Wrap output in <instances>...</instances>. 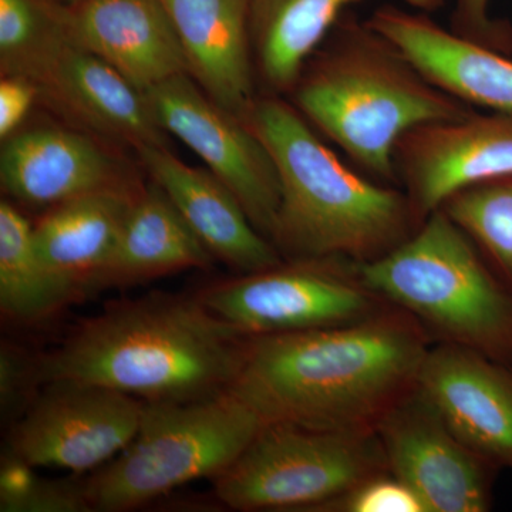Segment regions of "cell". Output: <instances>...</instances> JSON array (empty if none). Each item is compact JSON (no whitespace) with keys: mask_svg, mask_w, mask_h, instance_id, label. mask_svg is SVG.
Returning a JSON list of instances; mask_svg holds the SVG:
<instances>
[{"mask_svg":"<svg viewBox=\"0 0 512 512\" xmlns=\"http://www.w3.org/2000/svg\"><path fill=\"white\" fill-rule=\"evenodd\" d=\"M136 154L150 180L163 188L215 259L238 275L284 261L217 175L183 163L170 147H144Z\"/></svg>","mask_w":512,"mask_h":512,"instance_id":"16","label":"cell"},{"mask_svg":"<svg viewBox=\"0 0 512 512\" xmlns=\"http://www.w3.org/2000/svg\"><path fill=\"white\" fill-rule=\"evenodd\" d=\"M393 164L397 185L424 221L458 191L512 175V111L420 124L400 138Z\"/></svg>","mask_w":512,"mask_h":512,"instance_id":"11","label":"cell"},{"mask_svg":"<svg viewBox=\"0 0 512 512\" xmlns=\"http://www.w3.org/2000/svg\"><path fill=\"white\" fill-rule=\"evenodd\" d=\"M245 123L264 143L281 184L271 242L284 259L375 261L420 225L397 185L357 173L286 97L259 94Z\"/></svg>","mask_w":512,"mask_h":512,"instance_id":"3","label":"cell"},{"mask_svg":"<svg viewBox=\"0 0 512 512\" xmlns=\"http://www.w3.org/2000/svg\"><path fill=\"white\" fill-rule=\"evenodd\" d=\"M187 57L188 76L245 120L259 96L252 57V0H161Z\"/></svg>","mask_w":512,"mask_h":512,"instance_id":"19","label":"cell"},{"mask_svg":"<svg viewBox=\"0 0 512 512\" xmlns=\"http://www.w3.org/2000/svg\"><path fill=\"white\" fill-rule=\"evenodd\" d=\"M491 2L493 0H456L450 29L480 45L510 53L511 30L491 19Z\"/></svg>","mask_w":512,"mask_h":512,"instance_id":"29","label":"cell"},{"mask_svg":"<svg viewBox=\"0 0 512 512\" xmlns=\"http://www.w3.org/2000/svg\"><path fill=\"white\" fill-rule=\"evenodd\" d=\"M383 473L389 466L376 429L264 423L212 483L218 500L231 510L316 512Z\"/></svg>","mask_w":512,"mask_h":512,"instance_id":"7","label":"cell"},{"mask_svg":"<svg viewBox=\"0 0 512 512\" xmlns=\"http://www.w3.org/2000/svg\"><path fill=\"white\" fill-rule=\"evenodd\" d=\"M37 254L33 224L12 201L0 202V309L6 319L33 325L86 298Z\"/></svg>","mask_w":512,"mask_h":512,"instance_id":"23","label":"cell"},{"mask_svg":"<svg viewBox=\"0 0 512 512\" xmlns=\"http://www.w3.org/2000/svg\"><path fill=\"white\" fill-rule=\"evenodd\" d=\"M264 423L231 393L198 402H143L136 437L84 478L90 508L130 511L191 481L212 480L237 460Z\"/></svg>","mask_w":512,"mask_h":512,"instance_id":"6","label":"cell"},{"mask_svg":"<svg viewBox=\"0 0 512 512\" xmlns=\"http://www.w3.org/2000/svg\"><path fill=\"white\" fill-rule=\"evenodd\" d=\"M211 312L244 336L333 328L372 318L389 303L357 279L348 259H284L198 292Z\"/></svg>","mask_w":512,"mask_h":512,"instance_id":"8","label":"cell"},{"mask_svg":"<svg viewBox=\"0 0 512 512\" xmlns=\"http://www.w3.org/2000/svg\"><path fill=\"white\" fill-rule=\"evenodd\" d=\"M286 99L366 175L390 185H397L394 148L407 131L477 110L431 82L367 20L345 15Z\"/></svg>","mask_w":512,"mask_h":512,"instance_id":"4","label":"cell"},{"mask_svg":"<svg viewBox=\"0 0 512 512\" xmlns=\"http://www.w3.org/2000/svg\"><path fill=\"white\" fill-rule=\"evenodd\" d=\"M43 97L86 133L110 144L170 147L146 94L116 69L70 43L40 84Z\"/></svg>","mask_w":512,"mask_h":512,"instance_id":"17","label":"cell"},{"mask_svg":"<svg viewBox=\"0 0 512 512\" xmlns=\"http://www.w3.org/2000/svg\"><path fill=\"white\" fill-rule=\"evenodd\" d=\"M43 387L39 355L15 343L0 348V414L6 427L12 426L35 402Z\"/></svg>","mask_w":512,"mask_h":512,"instance_id":"27","label":"cell"},{"mask_svg":"<svg viewBox=\"0 0 512 512\" xmlns=\"http://www.w3.org/2000/svg\"><path fill=\"white\" fill-rule=\"evenodd\" d=\"M39 97V86L28 77L2 76L0 80V138L2 141L18 133Z\"/></svg>","mask_w":512,"mask_h":512,"instance_id":"30","label":"cell"},{"mask_svg":"<svg viewBox=\"0 0 512 512\" xmlns=\"http://www.w3.org/2000/svg\"><path fill=\"white\" fill-rule=\"evenodd\" d=\"M143 402L109 387L53 380L8 427L6 450L32 467L84 473L104 466L131 443Z\"/></svg>","mask_w":512,"mask_h":512,"instance_id":"9","label":"cell"},{"mask_svg":"<svg viewBox=\"0 0 512 512\" xmlns=\"http://www.w3.org/2000/svg\"><path fill=\"white\" fill-rule=\"evenodd\" d=\"M141 191L94 192L49 208L33 225L37 254L49 268L89 295L109 264L131 205Z\"/></svg>","mask_w":512,"mask_h":512,"instance_id":"22","label":"cell"},{"mask_svg":"<svg viewBox=\"0 0 512 512\" xmlns=\"http://www.w3.org/2000/svg\"><path fill=\"white\" fill-rule=\"evenodd\" d=\"M64 5H73V3L80 2V0H60Z\"/></svg>","mask_w":512,"mask_h":512,"instance_id":"31","label":"cell"},{"mask_svg":"<svg viewBox=\"0 0 512 512\" xmlns=\"http://www.w3.org/2000/svg\"><path fill=\"white\" fill-rule=\"evenodd\" d=\"M316 512H427L419 495L392 473L363 481Z\"/></svg>","mask_w":512,"mask_h":512,"instance_id":"28","label":"cell"},{"mask_svg":"<svg viewBox=\"0 0 512 512\" xmlns=\"http://www.w3.org/2000/svg\"><path fill=\"white\" fill-rule=\"evenodd\" d=\"M359 0H252L251 45L259 94L288 97L303 66ZM431 10L443 0H409Z\"/></svg>","mask_w":512,"mask_h":512,"instance_id":"21","label":"cell"},{"mask_svg":"<svg viewBox=\"0 0 512 512\" xmlns=\"http://www.w3.org/2000/svg\"><path fill=\"white\" fill-rule=\"evenodd\" d=\"M248 336L198 293L153 292L83 319L59 348L39 355L43 384H99L147 403H187L229 392Z\"/></svg>","mask_w":512,"mask_h":512,"instance_id":"2","label":"cell"},{"mask_svg":"<svg viewBox=\"0 0 512 512\" xmlns=\"http://www.w3.org/2000/svg\"><path fill=\"white\" fill-rule=\"evenodd\" d=\"M25 460L3 451L0 470L2 512H89L82 481H49L37 477Z\"/></svg>","mask_w":512,"mask_h":512,"instance_id":"26","label":"cell"},{"mask_svg":"<svg viewBox=\"0 0 512 512\" xmlns=\"http://www.w3.org/2000/svg\"><path fill=\"white\" fill-rule=\"evenodd\" d=\"M367 22L389 37L427 77L468 106L512 111V59L443 28L423 13L394 6Z\"/></svg>","mask_w":512,"mask_h":512,"instance_id":"18","label":"cell"},{"mask_svg":"<svg viewBox=\"0 0 512 512\" xmlns=\"http://www.w3.org/2000/svg\"><path fill=\"white\" fill-rule=\"evenodd\" d=\"M352 269L367 289L416 319L433 342L512 365V293L443 210L389 254L352 262Z\"/></svg>","mask_w":512,"mask_h":512,"instance_id":"5","label":"cell"},{"mask_svg":"<svg viewBox=\"0 0 512 512\" xmlns=\"http://www.w3.org/2000/svg\"><path fill=\"white\" fill-rule=\"evenodd\" d=\"M70 45L60 0H0V72L39 86Z\"/></svg>","mask_w":512,"mask_h":512,"instance_id":"24","label":"cell"},{"mask_svg":"<svg viewBox=\"0 0 512 512\" xmlns=\"http://www.w3.org/2000/svg\"><path fill=\"white\" fill-rule=\"evenodd\" d=\"M431 343L393 306L349 325L248 336L228 393L265 423L375 430L413 392Z\"/></svg>","mask_w":512,"mask_h":512,"instance_id":"1","label":"cell"},{"mask_svg":"<svg viewBox=\"0 0 512 512\" xmlns=\"http://www.w3.org/2000/svg\"><path fill=\"white\" fill-rule=\"evenodd\" d=\"M440 210L512 282V175L464 188L448 198Z\"/></svg>","mask_w":512,"mask_h":512,"instance_id":"25","label":"cell"},{"mask_svg":"<svg viewBox=\"0 0 512 512\" xmlns=\"http://www.w3.org/2000/svg\"><path fill=\"white\" fill-rule=\"evenodd\" d=\"M214 259L163 188L150 180L131 205L93 292L144 284L185 269H210Z\"/></svg>","mask_w":512,"mask_h":512,"instance_id":"20","label":"cell"},{"mask_svg":"<svg viewBox=\"0 0 512 512\" xmlns=\"http://www.w3.org/2000/svg\"><path fill=\"white\" fill-rule=\"evenodd\" d=\"M390 473L412 487L427 512H484L494 466L477 456L416 387L376 426Z\"/></svg>","mask_w":512,"mask_h":512,"instance_id":"12","label":"cell"},{"mask_svg":"<svg viewBox=\"0 0 512 512\" xmlns=\"http://www.w3.org/2000/svg\"><path fill=\"white\" fill-rule=\"evenodd\" d=\"M67 35L143 93L188 74L183 45L161 0H80L67 5Z\"/></svg>","mask_w":512,"mask_h":512,"instance_id":"15","label":"cell"},{"mask_svg":"<svg viewBox=\"0 0 512 512\" xmlns=\"http://www.w3.org/2000/svg\"><path fill=\"white\" fill-rule=\"evenodd\" d=\"M144 94L165 133L183 141L207 164L271 241L281 184L271 154L254 131L212 101L187 73Z\"/></svg>","mask_w":512,"mask_h":512,"instance_id":"10","label":"cell"},{"mask_svg":"<svg viewBox=\"0 0 512 512\" xmlns=\"http://www.w3.org/2000/svg\"><path fill=\"white\" fill-rule=\"evenodd\" d=\"M110 146L77 128L19 130L2 141L3 194L13 204L46 211L94 192L143 190L146 183Z\"/></svg>","mask_w":512,"mask_h":512,"instance_id":"13","label":"cell"},{"mask_svg":"<svg viewBox=\"0 0 512 512\" xmlns=\"http://www.w3.org/2000/svg\"><path fill=\"white\" fill-rule=\"evenodd\" d=\"M416 390L458 439L495 468H512V369L476 350L433 342Z\"/></svg>","mask_w":512,"mask_h":512,"instance_id":"14","label":"cell"}]
</instances>
